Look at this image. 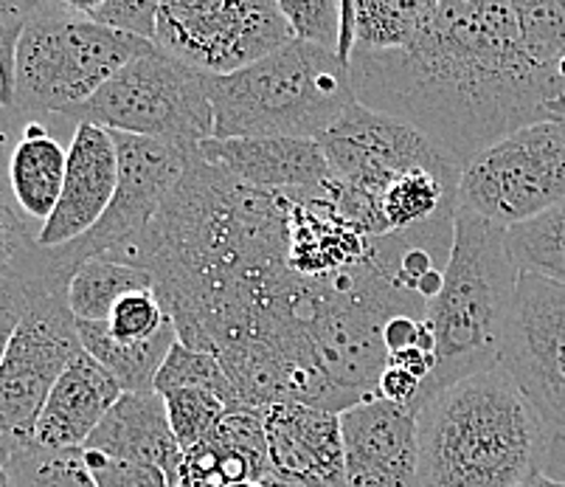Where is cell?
Returning a JSON list of instances; mask_svg holds the SVG:
<instances>
[{
  "mask_svg": "<svg viewBox=\"0 0 565 487\" xmlns=\"http://www.w3.org/2000/svg\"><path fill=\"white\" fill-rule=\"evenodd\" d=\"M107 256L156 279L178 341L223 363L239 412L310 403L341 414L377 398L385 325L428 313L403 274L301 276L287 263V192L245 187L200 150L150 229Z\"/></svg>",
  "mask_w": 565,
  "mask_h": 487,
  "instance_id": "6da1fadb",
  "label": "cell"
},
{
  "mask_svg": "<svg viewBox=\"0 0 565 487\" xmlns=\"http://www.w3.org/2000/svg\"><path fill=\"white\" fill-rule=\"evenodd\" d=\"M349 76L358 105L416 127L465 169L552 121L565 96V0H428L405 49L352 54Z\"/></svg>",
  "mask_w": 565,
  "mask_h": 487,
  "instance_id": "7a4b0ae2",
  "label": "cell"
},
{
  "mask_svg": "<svg viewBox=\"0 0 565 487\" xmlns=\"http://www.w3.org/2000/svg\"><path fill=\"white\" fill-rule=\"evenodd\" d=\"M416 432L423 487H518L543 474L554 437L501 367L430 394Z\"/></svg>",
  "mask_w": 565,
  "mask_h": 487,
  "instance_id": "3957f363",
  "label": "cell"
},
{
  "mask_svg": "<svg viewBox=\"0 0 565 487\" xmlns=\"http://www.w3.org/2000/svg\"><path fill=\"white\" fill-rule=\"evenodd\" d=\"M454 225L445 288L425 313L434 330L436 367L419 389L414 412L439 389L498 367V347L521 279L507 251V229L465 209L456 212Z\"/></svg>",
  "mask_w": 565,
  "mask_h": 487,
  "instance_id": "277c9868",
  "label": "cell"
},
{
  "mask_svg": "<svg viewBox=\"0 0 565 487\" xmlns=\"http://www.w3.org/2000/svg\"><path fill=\"white\" fill-rule=\"evenodd\" d=\"M205 88L214 107V138L321 141L358 105L349 65L296 40L236 74L209 76Z\"/></svg>",
  "mask_w": 565,
  "mask_h": 487,
  "instance_id": "5b68a950",
  "label": "cell"
},
{
  "mask_svg": "<svg viewBox=\"0 0 565 487\" xmlns=\"http://www.w3.org/2000/svg\"><path fill=\"white\" fill-rule=\"evenodd\" d=\"M156 43L94 23L68 3H40L14 56V110L23 119L63 116Z\"/></svg>",
  "mask_w": 565,
  "mask_h": 487,
  "instance_id": "8992f818",
  "label": "cell"
},
{
  "mask_svg": "<svg viewBox=\"0 0 565 487\" xmlns=\"http://www.w3.org/2000/svg\"><path fill=\"white\" fill-rule=\"evenodd\" d=\"M205 80L209 76L152 45L63 116L74 125H99L192 150L214 138V107Z\"/></svg>",
  "mask_w": 565,
  "mask_h": 487,
  "instance_id": "52a82bcc",
  "label": "cell"
},
{
  "mask_svg": "<svg viewBox=\"0 0 565 487\" xmlns=\"http://www.w3.org/2000/svg\"><path fill=\"white\" fill-rule=\"evenodd\" d=\"M34 251L38 245L18 263L32 282V301L0 363V440L34 437L51 389L85 352L68 305V282L45 274Z\"/></svg>",
  "mask_w": 565,
  "mask_h": 487,
  "instance_id": "ba28073f",
  "label": "cell"
},
{
  "mask_svg": "<svg viewBox=\"0 0 565 487\" xmlns=\"http://www.w3.org/2000/svg\"><path fill=\"white\" fill-rule=\"evenodd\" d=\"M565 200V121H537L472 158L459 178V209L501 229Z\"/></svg>",
  "mask_w": 565,
  "mask_h": 487,
  "instance_id": "9c48e42d",
  "label": "cell"
},
{
  "mask_svg": "<svg viewBox=\"0 0 565 487\" xmlns=\"http://www.w3.org/2000/svg\"><path fill=\"white\" fill-rule=\"evenodd\" d=\"M152 43L205 76H228L292 43L279 0H167Z\"/></svg>",
  "mask_w": 565,
  "mask_h": 487,
  "instance_id": "30bf717a",
  "label": "cell"
},
{
  "mask_svg": "<svg viewBox=\"0 0 565 487\" xmlns=\"http://www.w3.org/2000/svg\"><path fill=\"white\" fill-rule=\"evenodd\" d=\"M113 136L118 147V187L105 218L74 243L60 248L38 245L40 268L68 285L82 263L125 248L150 229L163 203L183 181L189 158L198 150V147L186 150L152 138L127 136V133H113Z\"/></svg>",
  "mask_w": 565,
  "mask_h": 487,
  "instance_id": "8fae6325",
  "label": "cell"
},
{
  "mask_svg": "<svg viewBox=\"0 0 565 487\" xmlns=\"http://www.w3.org/2000/svg\"><path fill=\"white\" fill-rule=\"evenodd\" d=\"M318 145L330 161L343 212L374 237H380L374 207L394 178L416 167L456 163L416 127L363 105L349 107Z\"/></svg>",
  "mask_w": 565,
  "mask_h": 487,
  "instance_id": "7c38bea8",
  "label": "cell"
},
{
  "mask_svg": "<svg viewBox=\"0 0 565 487\" xmlns=\"http://www.w3.org/2000/svg\"><path fill=\"white\" fill-rule=\"evenodd\" d=\"M498 367L554 434L565 432V285L521 274Z\"/></svg>",
  "mask_w": 565,
  "mask_h": 487,
  "instance_id": "4fadbf2b",
  "label": "cell"
},
{
  "mask_svg": "<svg viewBox=\"0 0 565 487\" xmlns=\"http://www.w3.org/2000/svg\"><path fill=\"white\" fill-rule=\"evenodd\" d=\"M347 487H423L416 412L366 398L341 412Z\"/></svg>",
  "mask_w": 565,
  "mask_h": 487,
  "instance_id": "5bb4252c",
  "label": "cell"
},
{
  "mask_svg": "<svg viewBox=\"0 0 565 487\" xmlns=\"http://www.w3.org/2000/svg\"><path fill=\"white\" fill-rule=\"evenodd\" d=\"M270 454L267 479L305 487H347L341 414L310 403H276L265 409Z\"/></svg>",
  "mask_w": 565,
  "mask_h": 487,
  "instance_id": "9a60e30c",
  "label": "cell"
},
{
  "mask_svg": "<svg viewBox=\"0 0 565 487\" xmlns=\"http://www.w3.org/2000/svg\"><path fill=\"white\" fill-rule=\"evenodd\" d=\"M118 187V147L113 130L76 125L68 145V169L60 203L40 229V248H60L85 237L110 207Z\"/></svg>",
  "mask_w": 565,
  "mask_h": 487,
  "instance_id": "2e32d148",
  "label": "cell"
},
{
  "mask_svg": "<svg viewBox=\"0 0 565 487\" xmlns=\"http://www.w3.org/2000/svg\"><path fill=\"white\" fill-rule=\"evenodd\" d=\"M205 163L262 192H301L332 181L318 141L299 138H209L198 147Z\"/></svg>",
  "mask_w": 565,
  "mask_h": 487,
  "instance_id": "e0dca14e",
  "label": "cell"
},
{
  "mask_svg": "<svg viewBox=\"0 0 565 487\" xmlns=\"http://www.w3.org/2000/svg\"><path fill=\"white\" fill-rule=\"evenodd\" d=\"M121 394L116 378L96 358L82 352L51 389L34 425V443L56 451H82Z\"/></svg>",
  "mask_w": 565,
  "mask_h": 487,
  "instance_id": "ac0fdd59",
  "label": "cell"
},
{
  "mask_svg": "<svg viewBox=\"0 0 565 487\" xmlns=\"http://www.w3.org/2000/svg\"><path fill=\"white\" fill-rule=\"evenodd\" d=\"M74 133L76 125L65 116L25 119L23 133L9 156L7 181L14 207L25 220L40 223V229L49 223L63 194L71 145H65L63 136L74 138Z\"/></svg>",
  "mask_w": 565,
  "mask_h": 487,
  "instance_id": "d6986e66",
  "label": "cell"
},
{
  "mask_svg": "<svg viewBox=\"0 0 565 487\" xmlns=\"http://www.w3.org/2000/svg\"><path fill=\"white\" fill-rule=\"evenodd\" d=\"M85 451L156 465L172 479V487H178V479H181L183 448L174 440L167 403L158 392L121 394L94 437L87 440Z\"/></svg>",
  "mask_w": 565,
  "mask_h": 487,
  "instance_id": "ffe728a7",
  "label": "cell"
},
{
  "mask_svg": "<svg viewBox=\"0 0 565 487\" xmlns=\"http://www.w3.org/2000/svg\"><path fill=\"white\" fill-rule=\"evenodd\" d=\"M270 454L265 437V412H234L205 443L183 454L178 487H234L265 481Z\"/></svg>",
  "mask_w": 565,
  "mask_h": 487,
  "instance_id": "44dd1931",
  "label": "cell"
},
{
  "mask_svg": "<svg viewBox=\"0 0 565 487\" xmlns=\"http://www.w3.org/2000/svg\"><path fill=\"white\" fill-rule=\"evenodd\" d=\"M82 347L118 381L121 392H156V378L167 361L169 350L178 343V330L169 321L156 338L141 343H121L107 330V321H76Z\"/></svg>",
  "mask_w": 565,
  "mask_h": 487,
  "instance_id": "7402d4cb",
  "label": "cell"
},
{
  "mask_svg": "<svg viewBox=\"0 0 565 487\" xmlns=\"http://www.w3.org/2000/svg\"><path fill=\"white\" fill-rule=\"evenodd\" d=\"M138 290H156V279L147 271L96 256L76 268L68 285V305L76 321H107L113 307Z\"/></svg>",
  "mask_w": 565,
  "mask_h": 487,
  "instance_id": "603a6c76",
  "label": "cell"
},
{
  "mask_svg": "<svg viewBox=\"0 0 565 487\" xmlns=\"http://www.w3.org/2000/svg\"><path fill=\"white\" fill-rule=\"evenodd\" d=\"M12 487H99L82 451H56L34 437L0 440Z\"/></svg>",
  "mask_w": 565,
  "mask_h": 487,
  "instance_id": "cb8c5ba5",
  "label": "cell"
},
{
  "mask_svg": "<svg viewBox=\"0 0 565 487\" xmlns=\"http://www.w3.org/2000/svg\"><path fill=\"white\" fill-rule=\"evenodd\" d=\"M507 251L521 274L565 285V200L507 232Z\"/></svg>",
  "mask_w": 565,
  "mask_h": 487,
  "instance_id": "d4e9b609",
  "label": "cell"
},
{
  "mask_svg": "<svg viewBox=\"0 0 565 487\" xmlns=\"http://www.w3.org/2000/svg\"><path fill=\"white\" fill-rule=\"evenodd\" d=\"M174 389H209V392L220 394L225 400L231 414L239 412V398H236L231 378L225 375L223 363L214 356H209V352L194 350V347L183 341H178L169 350L167 361H163L161 372L156 378L158 394L174 392Z\"/></svg>",
  "mask_w": 565,
  "mask_h": 487,
  "instance_id": "484cf974",
  "label": "cell"
},
{
  "mask_svg": "<svg viewBox=\"0 0 565 487\" xmlns=\"http://www.w3.org/2000/svg\"><path fill=\"white\" fill-rule=\"evenodd\" d=\"M161 398L167 403L169 425H172L174 440L181 443L183 454L212 437L220 423L231 414L225 400L209 389H174Z\"/></svg>",
  "mask_w": 565,
  "mask_h": 487,
  "instance_id": "4316f807",
  "label": "cell"
},
{
  "mask_svg": "<svg viewBox=\"0 0 565 487\" xmlns=\"http://www.w3.org/2000/svg\"><path fill=\"white\" fill-rule=\"evenodd\" d=\"M296 43L316 45L338 56L341 45V3L338 0H279Z\"/></svg>",
  "mask_w": 565,
  "mask_h": 487,
  "instance_id": "83f0119b",
  "label": "cell"
},
{
  "mask_svg": "<svg viewBox=\"0 0 565 487\" xmlns=\"http://www.w3.org/2000/svg\"><path fill=\"white\" fill-rule=\"evenodd\" d=\"M74 7L94 23L113 32L152 43L161 3L156 0H74Z\"/></svg>",
  "mask_w": 565,
  "mask_h": 487,
  "instance_id": "f1b7e54d",
  "label": "cell"
},
{
  "mask_svg": "<svg viewBox=\"0 0 565 487\" xmlns=\"http://www.w3.org/2000/svg\"><path fill=\"white\" fill-rule=\"evenodd\" d=\"M169 321L172 319L163 310L156 290H138V294L125 296L113 307L110 319H107V330L121 343H141L156 338Z\"/></svg>",
  "mask_w": 565,
  "mask_h": 487,
  "instance_id": "f546056e",
  "label": "cell"
},
{
  "mask_svg": "<svg viewBox=\"0 0 565 487\" xmlns=\"http://www.w3.org/2000/svg\"><path fill=\"white\" fill-rule=\"evenodd\" d=\"M82 454H85L87 468H90L99 487H172V479L156 465L116 459V456L85 448H82Z\"/></svg>",
  "mask_w": 565,
  "mask_h": 487,
  "instance_id": "4dcf8cb0",
  "label": "cell"
},
{
  "mask_svg": "<svg viewBox=\"0 0 565 487\" xmlns=\"http://www.w3.org/2000/svg\"><path fill=\"white\" fill-rule=\"evenodd\" d=\"M34 245H38V232L29 229V220L14 207L7 169H0V271L18 265Z\"/></svg>",
  "mask_w": 565,
  "mask_h": 487,
  "instance_id": "1f68e13d",
  "label": "cell"
},
{
  "mask_svg": "<svg viewBox=\"0 0 565 487\" xmlns=\"http://www.w3.org/2000/svg\"><path fill=\"white\" fill-rule=\"evenodd\" d=\"M29 301H32L29 274L20 265L0 271V363L7 358L14 330H18L25 310H29Z\"/></svg>",
  "mask_w": 565,
  "mask_h": 487,
  "instance_id": "d6a6232c",
  "label": "cell"
},
{
  "mask_svg": "<svg viewBox=\"0 0 565 487\" xmlns=\"http://www.w3.org/2000/svg\"><path fill=\"white\" fill-rule=\"evenodd\" d=\"M419 389H423V383L416 381L408 369L397 367V363H385V369L377 378V398L397 403V406L414 409L416 400H419Z\"/></svg>",
  "mask_w": 565,
  "mask_h": 487,
  "instance_id": "836d02e7",
  "label": "cell"
},
{
  "mask_svg": "<svg viewBox=\"0 0 565 487\" xmlns=\"http://www.w3.org/2000/svg\"><path fill=\"white\" fill-rule=\"evenodd\" d=\"M25 25L0 29V99L14 110V56H18L20 34Z\"/></svg>",
  "mask_w": 565,
  "mask_h": 487,
  "instance_id": "e575fe53",
  "label": "cell"
},
{
  "mask_svg": "<svg viewBox=\"0 0 565 487\" xmlns=\"http://www.w3.org/2000/svg\"><path fill=\"white\" fill-rule=\"evenodd\" d=\"M23 125V116L18 110H12V107L3 105V99H0V169L9 167V156H12V147L18 145Z\"/></svg>",
  "mask_w": 565,
  "mask_h": 487,
  "instance_id": "d590c367",
  "label": "cell"
},
{
  "mask_svg": "<svg viewBox=\"0 0 565 487\" xmlns=\"http://www.w3.org/2000/svg\"><path fill=\"white\" fill-rule=\"evenodd\" d=\"M543 474L552 476V479L565 481V432L554 434L552 445H548V456H546V468Z\"/></svg>",
  "mask_w": 565,
  "mask_h": 487,
  "instance_id": "8d00e7d4",
  "label": "cell"
},
{
  "mask_svg": "<svg viewBox=\"0 0 565 487\" xmlns=\"http://www.w3.org/2000/svg\"><path fill=\"white\" fill-rule=\"evenodd\" d=\"M518 487H565V481L552 479V476H546V474H537V476H532V479H526L523 485H518Z\"/></svg>",
  "mask_w": 565,
  "mask_h": 487,
  "instance_id": "74e56055",
  "label": "cell"
},
{
  "mask_svg": "<svg viewBox=\"0 0 565 487\" xmlns=\"http://www.w3.org/2000/svg\"><path fill=\"white\" fill-rule=\"evenodd\" d=\"M552 119H557V121H565V96L563 99H557L552 105Z\"/></svg>",
  "mask_w": 565,
  "mask_h": 487,
  "instance_id": "f35d334b",
  "label": "cell"
},
{
  "mask_svg": "<svg viewBox=\"0 0 565 487\" xmlns=\"http://www.w3.org/2000/svg\"><path fill=\"white\" fill-rule=\"evenodd\" d=\"M0 487H12V485H9L7 463H3V451H0Z\"/></svg>",
  "mask_w": 565,
  "mask_h": 487,
  "instance_id": "ab89813d",
  "label": "cell"
},
{
  "mask_svg": "<svg viewBox=\"0 0 565 487\" xmlns=\"http://www.w3.org/2000/svg\"><path fill=\"white\" fill-rule=\"evenodd\" d=\"M267 487H305V485H290V481H279V479H265Z\"/></svg>",
  "mask_w": 565,
  "mask_h": 487,
  "instance_id": "60d3db41",
  "label": "cell"
},
{
  "mask_svg": "<svg viewBox=\"0 0 565 487\" xmlns=\"http://www.w3.org/2000/svg\"><path fill=\"white\" fill-rule=\"evenodd\" d=\"M234 487H267L265 481H243V485H234Z\"/></svg>",
  "mask_w": 565,
  "mask_h": 487,
  "instance_id": "b9f144b4",
  "label": "cell"
}]
</instances>
